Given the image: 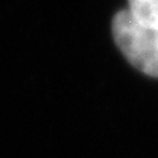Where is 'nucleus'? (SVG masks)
Masks as SVG:
<instances>
[{"label":"nucleus","mask_w":158,"mask_h":158,"mask_svg":"<svg viewBox=\"0 0 158 158\" xmlns=\"http://www.w3.org/2000/svg\"><path fill=\"white\" fill-rule=\"evenodd\" d=\"M114 41L128 61L142 72L158 77V44L154 31L141 25L130 11L113 18Z\"/></svg>","instance_id":"f257e3e1"},{"label":"nucleus","mask_w":158,"mask_h":158,"mask_svg":"<svg viewBox=\"0 0 158 158\" xmlns=\"http://www.w3.org/2000/svg\"><path fill=\"white\" fill-rule=\"evenodd\" d=\"M132 16L144 27L158 31V0H130Z\"/></svg>","instance_id":"f03ea898"},{"label":"nucleus","mask_w":158,"mask_h":158,"mask_svg":"<svg viewBox=\"0 0 158 158\" xmlns=\"http://www.w3.org/2000/svg\"><path fill=\"white\" fill-rule=\"evenodd\" d=\"M154 34H156V40H157V44H158V31H154Z\"/></svg>","instance_id":"7ed1b4c3"}]
</instances>
